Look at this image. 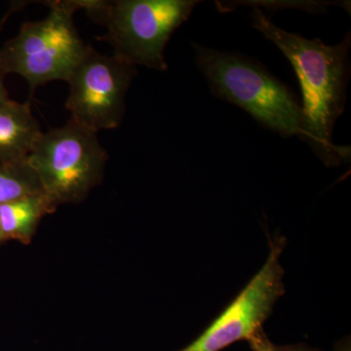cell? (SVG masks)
Here are the masks:
<instances>
[{
  "label": "cell",
  "instance_id": "cell-1",
  "mask_svg": "<svg viewBox=\"0 0 351 351\" xmlns=\"http://www.w3.org/2000/svg\"><path fill=\"white\" fill-rule=\"evenodd\" d=\"M253 25L287 57L302 86L300 138L311 145L327 166H337L350 157L332 142V131L345 108L350 80V34L341 43L327 45L281 29L260 10L252 14Z\"/></svg>",
  "mask_w": 351,
  "mask_h": 351
},
{
  "label": "cell",
  "instance_id": "cell-2",
  "mask_svg": "<svg viewBox=\"0 0 351 351\" xmlns=\"http://www.w3.org/2000/svg\"><path fill=\"white\" fill-rule=\"evenodd\" d=\"M196 64L215 96L243 108L283 137L301 135L302 107L282 82L234 53L193 44Z\"/></svg>",
  "mask_w": 351,
  "mask_h": 351
},
{
  "label": "cell",
  "instance_id": "cell-3",
  "mask_svg": "<svg viewBox=\"0 0 351 351\" xmlns=\"http://www.w3.org/2000/svg\"><path fill=\"white\" fill-rule=\"evenodd\" d=\"M191 0H91L90 19L105 25L113 55L133 66L166 71L165 47L172 34L195 10Z\"/></svg>",
  "mask_w": 351,
  "mask_h": 351
},
{
  "label": "cell",
  "instance_id": "cell-4",
  "mask_svg": "<svg viewBox=\"0 0 351 351\" xmlns=\"http://www.w3.org/2000/svg\"><path fill=\"white\" fill-rule=\"evenodd\" d=\"M97 134L71 119L34 145L29 162L57 207L82 203L103 181L108 154Z\"/></svg>",
  "mask_w": 351,
  "mask_h": 351
},
{
  "label": "cell",
  "instance_id": "cell-5",
  "mask_svg": "<svg viewBox=\"0 0 351 351\" xmlns=\"http://www.w3.org/2000/svg\"><path fill=\"white\" fill-rule=\"evenodd\" d=\"M47 3L51 11L45 19L25 23L0 50L4 75L23 76L32 94L53 80L68 82L89 47L76 29L73 12L63 1Z\"/></svg>",
  "mask_w": 351,
  "mask_h": 351
},
{
  "label": "cell",
  "instance_id": "cell-6",
  "mask_svg": "<svg viewBox=\"0 0 351 351\" xmlns=\"http://www.w3.org/2000/svg\"><path fill=\"white\" fill-rule=\"evenodd\" d=\"M284 247L283 237L271 240L260 271L200 337L180 351H219L239 341H248L254 348L269 341L263 326L285 293L280 263Z\"/></svg>",
  "mask_w": 351,
  "mask_h": 351
},
{
  "label": "cell",
  "instance_id": "cell-7",
  "mask_svg": "<svg viewBox=\"0 0 351 351\" xmlns=\"http://www.w3.org/2000/svg\"><path fill=\"white\" fill-rule=\"evenodd\" d=\"M137 68L91 46L69 80L66 108L71 120L89 130L117 128L125 114L126 94Z\"/></svg>",
  "mask_w": 351,
  "mask_h": 351
},
{
  "label": "cell",
  "instance_id": "cell-8",
  "mask_svg": "<svg viewBox=\"0 0 351 351\" xmlns=\"http://www.w3.org/2000/svg\"><path fill=\"white\" fill-rule=\"evenodd\" d=\"M43 133L29 103L10 99L0 105V162L27 160Z\"/></svg>",
  "mask_w": 351,
  "mask_h": 351
},
{
  "label": "cell",
  "instance_id": "cell-9",
  "mask_svg": "<svg viewBox=\"0 0 351 351\" xmlns=\"http://www.w3.org/2000/svg\"><path fill=\"white\" fill-rule=\"evenodd\" d=\"M56 205L44 193L24 196L0 205V230L6 241L31 243L44 217L54 213Z\"/></svg>",
  "mask_w": 351,
  "mask_h": 351
},
{
  "label": "cell",
  "instance_id": "cell-10",
  "mask_svg": "<svg viewBox=\"0 0 351 351\" xmlns=\"http://www.w3.org/2000/svg\"><path fill=\"white\" fill-rule=\"evenodd\" d=\"M43 193L38 175L29 162H0V205Z\"/></svg>",
  "mask_w": 351,
  "mask_h": 351
},
{
  "label": "cell",
  "instance_id": "cell-11",
  "mask_svg": "<svg viewBox=\"0 0 351 351\" xmlns=\"http://www.w3.org/2000/svg\"><path fill=\"white\" fill-rule=\"evenodd\" d=\"M252 351H320L318 348H311L306 343H298V345L276 346L267 341V343L252 348Z\"/></svg>",
  "mask_w": 351,
  "mask_h": 351
},
{
  "label": "cell",
  "instance_id": "cell-12",
  "mask_svg": "<svg viewBox=\"0 0 351 351\" xmlns=\"http://www.w3.org/2000/svg\"><path fill=\"white\" fill-rule=\"evenodd\" d=\"M4 73L2 71L1 64H0V105L6 103L10 100L9 98L8 91H7L5 85H4Z\"/></svg>",
  "mask_w": 351,
  "mask_h": 351
},
{
  "label": "cell",
  "instance_id": "cell-13",
  "mask_svg": "<svg viewBox=\"0 0 351 351\" xmlns=\"http://www.w3.org/2000/svg\"><path fill=\"white\" fill-rule=\"evenodd\" d=\"M334 351H351L350 337H346L335 346Z\"/></svg>",
  "mask_w": 351,
  "mask_h": 351
},
{
  "label": "cell",
  "instance_id": "cell-14",
  "mask_svg": "<svg viewBox=\"0 0 351 351\" xmlns=\"http://www.w3.org/2000/svg\"><path fill=\"white\" fill-rule=\"evenodd\" d=\"M5 237H4L3 233H2L1 230H0V246H1L2 244L5 243Z\"/></svg>",
  "mask_w": 351,
  "mask_h": 351
}]
</instances>
